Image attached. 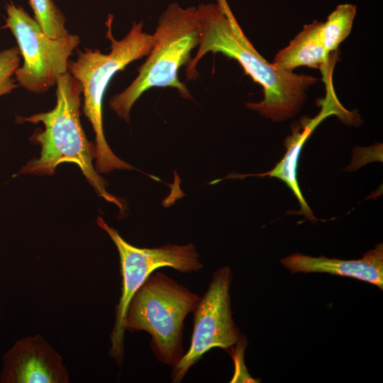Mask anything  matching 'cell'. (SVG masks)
Segmentation results:
<instances>
[{
  "instance_id": "2e32d148",
  "label": "cell",
  "mask_w": 383,
  "mask_h": 383,
  "mask_svg": "<svg viewBox=\"0 0 383 383\" xmlns=\"http://www.w3.org/2000/svg\"><path fill=\"white\" fill-rule=\"evenodd\" d=\"M235 349H232V357L235 363V372L231 382H259L252 378L248 373L244 362L245 350L247 341L243 336L240 337L235 344Z\"/></svg>"
},
{
  "instance_id": "3957f363",
  "label": "cell",
  "mask_w": 383,
  "mask_h": 383,
  "mask_svg": "<svg viewBox=\"0 0 383 383\" xmlns=\"http://www.w3.org/2000/svg\"><path fill=\"white\" fill-rule=\"evenodd\" d=\"M113 16L106 23V38L110 40L111 51L102 53L99 49L76 48L77 56L69 60L68 72L78 80L82 88L83 112L92 126L95 135V170L108 173L114 170H134L130 164L118 157L109 148L105 138L102 121L104 95L113 77L130 63L149 54L152 34L145 33L143 21L133 23L130 31L121 40L112 33Z\"/></svg>"
},
{
  "instance_id": "52a82bcc",
  "label": "cell",
  "mask_w": 383,
  "mask_h": 383,
  "mask_svg": "<svg viewBox=\"0 0 383 383\" xmlns=\"http://www.w3.org/2000/svg\"><path fill=\"white\" fill-rule=\"evenodd\" d=\"M6 11V24L2 28L10 29L23 59V65L14 72L15 79L29 91L46 92L68 72L69 58L79 44V38L70 33L49 38L21 6L11 2Z\"/></svg>"
},
{
  "instance_id": "30bf717a",
  "label": "cell",
  "mask_w": 383,
  "mask_h": 383,
  "mask_svg": "<svg viewBox=\"0 0 383 383\" xmlns=\"http://www.w3.org/2000/svg\"><path fill=\"white\" fill-rule=\"evenodd\" d=\"M292 273H328L357 279L383 289V244L366 252L359 260H339L294 253L280 260Z\"/></svg>"
},
{
  "instance_id": "5bb4252c",
  "label": "cell",
  "mask_w": 383,
  "mask_h": 383,
  "mask_svg": "<svg viewBox=\"0 0 383 383\" xmlns=\"http://www.w3.org/2000/svg\"><path fill=\"white\" fill-rule=\"evenodd\" d=\"M35 19L44 33L51 38H58L67 35L65 17L52 0H29Z\"/></svg>"
},
{
  "instance_id": "8992f818",
  "label": "cell",
  "mask_w": 383,
  "mask_h": 383,
  "mask_svg": "<svg viewBox=\"0 0 383 383\" xmlns=\"http://www.w3.org/2000/svg\"><path fill=\"white\" fill-rule=\"evenodd\" d=\"M96 223L109 235L119 254L122 288L111 333L109 354L121 365L124 355L126 313L131 298L148 276L161 267H171L182 273H191L200 271L204 265L192 243L167 244L153 248H137L126 242L118 231L109 226L102 217L99 216Z\"/></svg>"
},
{
  "instance_id": "5b68a950",
  "label": "cell",
  "mask_w": 383,
  "mask_h": 383,
  "mask_svg": "<svg viewBox=\"0 0 383 383\" xmlns=\"http://www.w3.org/2000/svg\"><path fill=\"white\" fill-rule=\"evenodd\" d=\"M199 298L166 274L152 272L131 298L124 329L149 333L156 359L173 367L184 354V321L194 311Z\"/></svg>"
},
{
  "instance_id": "7c38bea8",
  "label": "cell",
  "mask_w": 383,
  "mask_h": 383,
  "mask_svg": "<svg viewBox=\"0 0 383 383\" xmlns=\"http://www.w3.org/2000/svg\"><path fill=\"white\" fill-rule=\"evenodd\" d=\"M321 23L314 21L305 25L289 45L277 52L272 65L289 72L302 66L320 70L328 66L337 55L328 53L326 50L321 34Z\"/></svg>"
},
{
  "instance_id": "7a4b0ae2",
  "label": "cell",
  "mask_w": 383,
  "mask_h": 383,
  "mask_svg": "<svg viewBox=\"0 0 383 383\" xmlns=\"http://www.w3.org/2000/svg\"><path fill=\"white\" fill-rule=\"evenodd\" d=\"M82 94L80 82L67 72L57 80L53 109L29 117L16 116L18 123H43L45 127L43 131L36 130L30 138L40 147L39 157L31 159L17 174L52 175L58 165L74 163L98 195L123 212V204L107 192L106 181L93 166L94 143L87 140L80 122Z\"/></svg>"
},
{
  "instance_id": "9a60e30c",
  "label": "cell",
  "mask_w": 383,
  "mask_h": 383,
  "mask_svg": "<svg viewBox=\"0 0 383 383\" xmlns=\"http://www.w3.org/2000/svg\"><path fill=\"white\" fill-rule=\"evenodd\" d=\"M20 55L18 47L0 52V96L10 93L18 85L12 76L19 66Z\"/></svg>"
},
{
  "instance_id": "9c48e42d",
  "label": "cell",
  "mask_w": 383,
  "mask_h": 383,
  "mask_svg": "<svg viewBox=\"0 0 383 383\" xmlns=\"http://www.w3.org/2000/svg\"><path fill=\"white\" fill-rule=\"evenodd\" d=\"M62 356L40 335L17 340L2 359L0 383H67Z\"/></svg>"
},
{
  "instance_id": "4fadbf2b",
  "label": "cell",
  "mask_w": 383,
  "mask_h": 383,
  "mask_svg": "<svg viewBox=\"0 0 383 383\" xmlns=\"http://www.w3.org/2000/svg\"><path fill=\"white\" fill-rule=\"evenodd\" d=\"M356 14V6L350 4L338 5L322 22L321 34L328 53L336 51L339 45L350 33Z\"/></svg>"
},
{
  "instance_id": "8fae6325",
  "label": "cell",
  "mask_w": 383,
  "mask_h": 383,
  "mask_svg": "<svg viewBox=\"0 0 383 383\" xmlns=\"http://www.w3.org/2000/svg\"><path fill=\"white\" fill-rule=\"evenodd\" d=\"M331 115L340 117L341 108L334 100L325 97L321 100V110L317 116L313 118L303 117L292 128V135L285 139L286 153L281 161L271 171L256 175L273 177L284 182L299 201L301 206L299 213L312 221H317V218L305 201L297 182L298 159L303 145L314 129L322 121Z\"/></svg>"
},
{
  "instance_id": "6da1fadb",
  "label": "cell",
  "mask_w": 383,
  "mask_h": 383,
  "mask_svg": "<svg viewBox=\"0 0 383 383\" xmlns=\"http://www.w3.org/2000/svg\"><path fill=\"white\" fill-rule=\"evenodd\" d=\"M196 7L199 43L195 56L185 66L188 80L199 77L196 66L208 52L221 53L236 60L255 82L263 88L260 102L246 106L274 122L295 116L306 99V90L318 81L275 67L256 50L235 18L227 0Z\"/></svg>"
},
{
  "instance_id": "ba28073f",
  "label": "cell",
  "mask_w": 383,
  "mask_h": 383,
  "mask_svg": "<svg viewBox=\"0 0 383 383\" xmlns=\"http://www.w3.org/2000/svg\"><path fill=\"white\" fill-rule=\"evenodd\" d=\"M232 271L229 267L217 269L212 275L208 289L193 311L194 330L188 351L172 367L173 383L182 381L189 369L213 348L233 349L238 341L240 330L231 310L230 287Z\"/></svg>"
},
{
  "instance_id": "277c9868",
  "label": "cell",
  "mask_w": 383,
  "mask_h": 383,
  "mask_svg": "<svg viewBox=\"0 0 383 383\" xmlns=\"http://www.w3.org/2000/svg\"><path fill=\"white\" fill-rule=\"evenodd\" d=\"M152 38V48L136 78L109 100L110 108L127 122L135 101L150 89L174 88L183 98L192 99L187 85L179 79L178 72L189 62L192 50L199 45L196 7L170 4L159 17Z\"/></svg>"
}]
</instances>
